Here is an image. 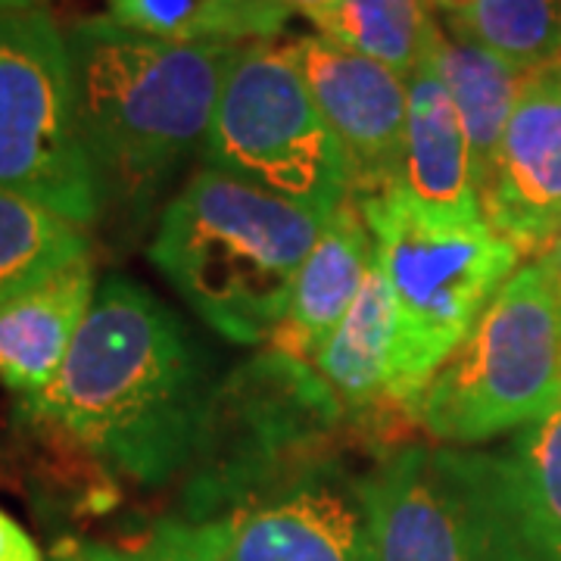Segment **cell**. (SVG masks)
<instances>
[{
  "label": "cell",
  "mask_w": 561,
  "mask_h": 561,
  "mask_svg": "<svg viewBox=\"0 0 561 561\" xmlns=\"http://www.w3.org/2000/svg\"><path fill=\"white\" fill-rule=\"evenodd\" d=\"M216 378L213 353L172 306L131 278H103L32 419L144 486L187 474Z\"/></svg>",
  "instance_id": "cell-1"
},
{
  "label": "cell",
  "mask_w": 561,
  "mask_h": 561,
  "mask_svg": "<svg viewBox=\"0 0 561 561\" xmlns=\"http://www.w3.org/2000/svg\"><path fill=\"white\" fill-rule=\"evenodd\" d=\"M81 138L103 203L147 209L194 153L206 150L221 84L243 44H179L110 16L66 32Z\"/></svg>",
  "instance_id": "cell-2"
},
{
  "label": "cell",
  "mask_w": 561,
  "mask_h": 561,
  "mask_svg": "<svg viewBox=\"0 0 561 561\" xmlns=\"http://www.w3.org/2000/svg\"><path fill=\"white\" fill-rule=\"evenodd\" d=\"M324 221L206 165L162 209L150 262L203 324L250 346L278 331Z\"/></svg>",
  "instance_id": "cell-3"
},
{
  "label": "cell",
  "mask_w": 561,
  "mask_h": 561,
  "mask_svg": "<svg viewBox=\"0 0 561 561\" xmlns=\"http://www.w3.org/2000/svg\"><path fill=\"white\" fill-rule=\"evenodd\" d=\"M356 203L375 238L397 309L387 400L412 412L437 368L474 331L502 284L518 272L522 253L486 219H443L402 187Z\"/></svg>",
  "instance_id": "cell-4"
},
{
  "label": "cell",
  "mask_w": 561,
  "mask_h": 561,
  "mask_svg": "<svg viewBox=\"0 0 561 561\" xmlns=\"http://www.w3.org/2000/svg\"><path fill=\"white\" fill-rule=\"evenodd\" d=\"M341 402L309 362L265 350L225 375L213 393L184 481V522H213L312 461L337 456Z\"/></svg>",
  "instance_id": "cell-5"
},
{
  "label": "cell",
  "mask_w": 561,
  "mask_h": 561,
  "mask_svg": "<svg viewBox=\"0 0 561 561\" xmlns=\"http://www.w3.org/2000/svg\"><path fill=\"white\" fill-rule=\"evenodd\" d=\"M559 405L561 300L530 262L502 284L409 415L434 440L481 443L524 431Z\"/></svg>",
  "instance_id": "cell-6"
},
{
  "label": "cell",
  "mask_w": 561,
  "mask_h": 561,
  "mask_svg": "<svg viewBox=\"0 0 561 561\" xmlns=\"http://www.w3.org/2000/svg\"><path fill=\"white\" fill-rule=\"evenodd\" d=\"M203 160L321 219L350 201L341 144L287 44H243L221 84Z\"/></svg>",
  "instance_id": "cell-7"
},
{
  "label": "cell",
  "mask_w": 561,
  "mask_h": 561,
  "mask_svg": "<svg viewBox=\"0 0 561 561\" xmlns=\"http://www.w3.org/2000/svg\"><path fill=\"white\" fill-rule=\"evenodd\" d=\"M0 191L84 228L101 219L66 32L38 7L0 10Z\"/></svg>",
  "instance_id": "cell-8"
},
{
  "label": "cell",
  "mask_w": 561,
  "mask_h": 561,
  "mask_svg": "<svg viewBox=\"0 0 561 561\" xmlns=\"http://www.w3.org/2000/svg\"><path fill=\"white\" fill-rule=\"evenodd\" d=\"M228 561H378L362 478L312 461L203 522Z\"/></svg>",
  "instance_id": "cell-9"
},
{
  "label": "cell",
  "mask_w": 561,
  "mask_h": 561,
  "mask_svg": "<svg viewBox=\"0 0 561 561\" xmlns=\"http://www.w3.org/2000/svg\"><path fill=\"white\" fill-rule=\"evenodd\" d=\"M378 561H496L474 453L402 446L362 478Z\"/></svg>",
  "instance_id": "cell-10"
},
{
  "label": "cell",
  "mask_w": 561,
  "mask_h": 561,
  "mask_svg": "<svg viewBox=\"0 0 561 561\" xmlns=\"http://www.w3.org/2000/svg\"><path fill=\"white\" fill-rule=\"evenodd\" d=\"M287 47L341 144L350 197L368 201L400 187L409 81L324 35H302Z\"/></svg>",
  "instance_id": "cell-11"
},
{
  "label": "cell",
  "mask_w": 561,
  "mask_h": 561,
  "mask_svg": "<svg viewBox=\"0 0 561 561\" xmlns=\"http://www.w3.org/2000/svg\"><path fill=\"white\" fill-rule=\"evenodd\" d=\"M481 206L518 253H540L561 231V66L524 76Z\"/></svg>",
  "instance_id": "cell-12"
},
{
  "label": "cell",
  "mask_w": 561,
  "mask_h": 561,
  "mask_svg": "<svg viewBox=\"0 0 561 561\" xmlns=\"http://www.w3.org/2000/svg\"><path fill=\"white\" fill-rule=\"evenodd\" d=\"M496 561H561V405L515 434L502 456L474 453Z\"/></svg>",
  "instance_id": "cell-13"
},
{
  "label": "cell",
  "mask_w": 561,
  "mask_h": 561,
  "mask_svg": "<svg viewBox=\"0 0 561 561\" xmlns=\"http://www.w3.org/2000/svg\"><path fill=\"white\" fill-rule=\"evenodd\" d=\"M94 294V256H84L0 302V381L25 400L44 393L60 375Z\"/></svg>",
  "instance_id": "cell-14"
},
{
  "label": "cell",
  "mask_w": 561,
  "mask_h": 561,
  "mask_svg": "<svg viewBox=\"0 0 561 561\" xmlns=\"http://www.w3.org/2000/svg\"><path fill=\"white\" fill-rule=\"evenodd\" d=\"M400 187L419 206L443 219L483 221L471 147L461 128L459 110L434 60L424 62L409 79V122Z\"/></svg>",
  "instance_id": "cell-15"
},
{
  "label": "cell",
  "mask_w": 561,
  "mask_h": 561,
  "mask_svg": "<svg viewBox=\"0 0 561 561\" xmlns=\"http://www.w3.org/2000/svg\"><path fill=\"white\" fill-rule=\"evenodd\" d=\"M375 260V238L365 225L359 203H343L328 216L319 243L300 268L287 316L272 334V346L280 356L312 362L316 350L341 324L346 309L359 294L362 280Z\"/></svg>",
  "instance_id": "cell-16"
},
{
  "label": "cell",
  "mask_w": 561,
  "mask_h": 561,
  "mask_svg": "<svg viewBox=\"0 0 561 561\" xmlns=\"http://www.w3.org/2000/svg\"><path fill=\"white\" fill-rule=\"evenodd\" d=\"M393 337H397V309H393L390 280L375 250V260L362 280L356 300L309 362L334 393V400L341 402L346 421L375 412L378 402L387 400Z\"/></svg>",
  "instance_id": "cell-17"
},
{
  "label": "cell",
  "mask_w": 561,
  "mask_h": 561,
  "mask_svg": "<svg viewBox=\"0 0 561 561\" xmlns=\"http://www.w3.org/2000/svg\"><path fill=\"white\" fill-rule=\"evenodd\" d=\"M434 62H437V72H440L449 98L459 110L461 128H465V138L471 147L474 179H478V191H481L493 162H496L505 125L515 113L527 72L508 66L481 44L456 38V35L453 38L443 35Z\"/></svg>",
  "instance_id": "cell-18"
},
{
  "label": "cell",
  "mask_w": 561,
  "mask_h": 561,
  "mask_svg": "<svg viewBox=\"0 0 561 561\" xmlns=\"http://www.w3.org/2000/svg\"><path fill=\"white\" fill-rule=\"evenodd\" d=\"M110 20L179 44H250L284 32L280 0H110Z\"/></svg>",
  "instance_id": "cell-19"
},
{
  "label": "cell",
  "mask_w": 561,
  "mask_h": 561,
  "mask_svg": "<svg viewBox=\"0 0 561 561\" xmlns=\"http://www.w3.org/2000/svg\"><path fill=\"white\" fill-rule=\"evenodd\" d=\"M312 25L319 35L383 62L405 81L434 60L443 41L424 0H341Z\"/></svg>",
  "instance_id": "cell-20"
},
{
  "label": "cell",
  "mask_w": 561,
  "mask_h": 561,
  "mask_svg": "<svg viewBox=\"0 0 561 561\" xmlns=\"http://www.w3.org/2000/svg\"><path fill=\"white\" fill-rule=\"evenodd\" d=\"M84 256H91L84 225L0 191V302Z\"/></svg>",
  "instance_id": "cell-21"
},
{
  "label": "cell",
  "mask_w": 561,
  "mask_h": 561,
  "mask_svg": "<svg viewBox=\"0 0 561 561\" xmlns=\"http://www.w3.org/2000/svg\"><path fill=\"white\" fill-rule=\"evenodd\" d=\"M453 35L522 72L561 66V0H471L453 16Z\"/></svg>",
  "instance_id": "cell-22"
},
{
  "label": "cell",
  "mask_w": 561,
  "mask_h": 561,
  "mask_svg": "<svg viewBox=\"0 0 561 561\" xmlns=\"http://www.w3.org/2000/svg\"><path fill=\"white\" fill-rule=\"evenodd\" d=\"M144 561H228L221 546L206 524L165 518L153 527L147 546L140 549Z\"/></svg>",
  "instance_id": "cell-23"
},
{
  "label": "cell",
  "mask_w": 561,
  "mask_h": 561,
  "mask_svg": "<svg viewBox=\"0 0 561 561\" xmlns=\"http://www.w3.org/2000/svg\"><path fill=\"white\" fill-rule=\"evenodd\" d=\"M0 561H44L28 530L3 508H0Z\"/></svg>",
  "instance_id": "cell-24"
},
{
  "label": "cell",
  "mask_w": 561,
  "mask_h": 561,
  "mask_svg": "<svg viewBox=\"0 0 561 561\" xmlns=\"http://www.w3.org/2000/svg\"><path fill=\"white\" fill-rule=\"evenodd\" d=\"M60 561H144L140 552H119L113 546H101V542H81L72 552H66Z\"/></svg>",
  "instance_id": "cell-25"
},
{
  "label": "cell",
  "mask_w": 561,
  "mask_h": 561,
  "mask_svg": "<svg viewBox=\"0 0 561 561\" xmlns=\"http://www.w3.org/2000/svg\"><path fill=\"white\" fill-rule=\"evenodd\" d=\"M537 265H540V272L549 280V287L556 290V297L561 300V231L542 247Z\"/></svg>",
  "instance_id": "cell-26"
},
{
  "label": "cell",
  "mask_w": 561,
  "mask_h": 561,
  "mask_svg": "<svg viewBox=\"0 0 561 561\" xmlns=\"http://www.w3.org/2000/svg\"><path fill=\"white\" fill-rule=\"evenodd\" d=\"M290 13H302L309 22H319L324 13H331L341 0H280Z\"/></svg>",
  "instance_id": "cell-27"
},
{
  "label": "cell",
  "mask_w": 561,
  "mask_h": 561,
  "mask_svg": "<svg viewBox=\"0 0 561 561\" xmlns=\"http://www.w3.org/2000/svg\"><path fill=\"white\" fill-rule=\"evenodd\" d=\"M427 3H434V7H440V10H446V13H453V16H456V13H461L471 0H427Z\"/></svg>",
  "instance_id": "cell-28"
},
{
  "label": "cell",
  "mask_w": 561,
  "mask_h": 561,
  "mask_svg": "<svg viewBox=\"0 0 561 561\" xmlns=\"http://www.w3.org/2000/svg\"><path fill=\"white\" fill-rule=\"evenodd\" d=\"M41 0H0V10H35Z\"/></svg>",
  "instance_id": "cell-29"
}]
</instances>
